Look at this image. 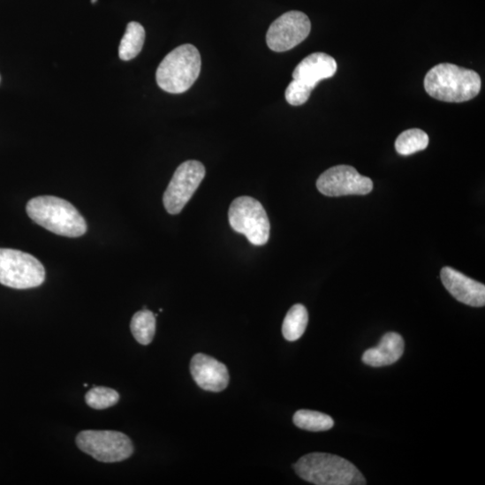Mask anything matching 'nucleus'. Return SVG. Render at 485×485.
I'll return each instance as SVG.
<instances>
[{"instance_id":"obj_15","label":"nucleus","mask_w":485,"mask_h":485,"mask_svg":"<svg viewBox=\"0 0 485 485\" xmlns=\"http://www.w3.org/2000/svg\"><path fill=\"white\" fill-rule=\"evenodd\" d=\"M145 36V29L140 23H129L119 46L120 59L129 62L137 57L143 48Z\"/></svg>"},{"instance_id":"obj_16","label":"nucleus","mask_w":485,"mask_h":485,"mask_svg":"<svg viewBox=\"0 0 485 485\" xmlns=\"http://www.w3.org/2000/svg\"><path fill=\"white\" fill-rule=\"evenodd\" d=\"M308 323V313L301 305H294L284 321L283 335L289 342L299 340L305 333Z\"/></svg>"},{"instance_id":"obj_22","label":"nucleus","mask_w":485,"mask_h":485,"mask_svg":"<svg viewBox=\"0 0 485 485\" xmlns=\"http://www.w3.org/2000/svg\"><path fill=\"white\" fill-rule=\"evenodd\" d=\"M91 2L94 4L97 3V0H91Z\"/></svg>"},{"instance_id":"obj_4","label":"nucleus","mask_w":485,"mask_h":485,"mask_svg":"<svg viewBox=\"0 0 485 485\" xmlns=\"http://www.w3.org/2000/svg\"><path fill=\"white\" fill-rule=\"evenodd\" d=\"M201 59L192 44L177 47L159 64L155 80L158 87L168 93L182 94L189 90L201 73Z\"/></svg>"},{"instance_id":"obj_2","label":"nucleus","mask_w":485,"mask_h":485,"mask_svg":"<svg viewBox=\"0 0 485 485\" xmlns=\"http://www.w3.org/2000/svg\"><path fill=\"white\" fill-rule=\"evenodd\" d=\"M481 80L472 70L441 64L427 73L424 88L431 97L448 102L469 101L480 93Z\"/></svg>"},{"instance_id":"obj_19","label":"nucleus","mask_w":485,"mask_h":485,"mask_svg":"<svg viewBox=\"0 0 485 485\" xmlns=\"http://www.w3.org/2000/svg\"><path fill=\"white\" fill-rule=\"evenodd\" d=\"M428 145V136L420 129H410L402 133L395 143L398 153L402 155H409L424 150Z\"/></svg>"},{"instance_id":"obj_23","label":"nucleus","mask_w":485,"mask_h":485,"mask_svg":"<svg viewBox=\"0 0 485 485\" xmlns=\"http://www.w3.org/2000/svg\"><path fill=\"white\" fill-rule=\"evenodd\" d=\"M0 80H2V78H0Z\"/></svg>"},{"instance_id":"obj_8","label":"nucleus","mask_w":485,"mask_h":485,"mask_svg":"<svg viewBox=\"0 0 485 485\" xmlns=\"http://www.w3.org/2000/svg\"><path fill=\"white\" fill-rule=\"evenodd\" d=\"M205 168L201 162H184L176 171L163 197V203L170 214H179L191 200L205 177Z\"/></svg>"},{"instance_id":"obj_3","label":"nucleus","mask_w":485,"mask_h":485,"mask_svg":"<svg viewBox=\"0 0 485 485\" xmlns=\"http://www.w3.org/2000/svg\"><path fill=\"white\" fill-rule=\"evenodd\" d=\"M297 474L316 485H364L365 477L347 459L329 453H310L293 465Z\"/></svg>"},{"instance_id":"obj_10","label":"nucleus","mask_w":485,"mask_h":485,"mask_svg":"<svg viewBox=\"0 0 485 485\" xmlns=\"http://www.w3.org/2000/svg\"><path fill=\"white\" fill-rule=\"evenodd\" d=\"M318 191L330 197L366 195L373 189L370 178L351 166H337L323 172L316 181Z\"/></svg>"},{"instance_id":"obj_6","label":"nucleus","mask_w":485,"mask_h":485,"mask_svg":"<svg viewBox=\"0 0 485 485\" xmlns=\"http://www.w3.org/2000/svg\"><path fill=\"white\" fill-rule=\"evenodd\" d=\"M76 443L84 453L103 463L124 461L134 451L131 439L116 430H83Z\"/></svg>"},{"instance_id":"obj_7","label":"nucleus","mask_w":485,"mask_h":485,"mask_svg":"<svg viewBox=\"0 0 485 485\" xmlns=\"http://www.w3.org/2000/svg\"><path fill=\"white\" fill-rule=\"evenodd\" d=\"M231 228L254 246L265 245L271 225L262 205L255 199L242 196L233 201L229 210Z\"/></svg>"},{"instance_id":"obj_1","label":"nucleus","mask_w":485,"mask_h":485,"mask_svg":"<svg viewBox=\"0 0 485 485\" xmlns=\"http://www.w3.org/2000/svg\"><path fill=\"white\" fill-rule=\"evenodd\" d=\"M30 219L45 230L67 238H80L87 230L85 219L68 201L56 196H39L27 205Z\"/></svg>"},{"instance_id":"obj_9","label":"nucleus","mask_w":485,"mask_h":485,"mask_svg":"<svg viewBox=\"0 0 485 485\" xmlns=\"http://www.w3.org/2000/svg\"><path fill=\"white\" fill-rule=\"evenodd\" d=\"M310 31L311 22L306 14L300 11H290L269 26L266 42L274 51H287L306 40Z\"/></svg>"},{"instance_id":"obj_5","label":"nucleus","mask_w":485,"mask_h":485,"mask_svg":"<svg viewBox=\"0 0 485 485\" xmlns=\"http://www.w3.org/2000/svg\"><path fill=\"white\" fill-rule=\"evenodd\" d=\"M45 280L43 265L32 254L0 248V284L17 289L36 288Z\"/></svg>"},{"instance_id":"obj_14","label":"nucleus","mask_w":485,"mask_h":485,"mask_svg":"<svg viewBox=\"0 0 485 485\" xmlns=\"http://www.w3.org/2000/svg\"><path fill=\"white\" fill-rule=\"evenodd\" d=\"M404 351L403 337L398 333H388L383 337L379 345L364 352L362 361L375 368L390 366L400 360Z\"/></svg>"},{"instance_id":"obj_20","label":"nucleus","mask_w":485,"mask_h":485,"mask_svg":"<svg viewBox=\"0 0 485 485\" xmlns=\"http://www.w3.org/2000/svg\"><path fill=\"white\" fill-rule=\"evenodd\" d=\"M85 399L91 408L103 410L116 405L120 400V395L110 388L95 387L86 394Z\"/></svg>"},{"instance_id":"obj_13","label":"nucleus","mask_w":485,"mask_h":485,"mask_svg":"<svg viewBox=\"0 0 485 485\" xmlns=\"http://www.w3.org/2000/svg\"><path fill=\"white\" fill-rule=\"evenodd\" d=\"M337 72V64L333 57L327 53L315 52L295 68L292 77L314 89L322 80L334 77Z\"/></svg>"},{"instance_id":"obj_17","label":"nucleus","mask_w":485,"mask_h":485,"mask_svg":"<svg viewBox=\"0 0 485 485\" xmlns=\"http://www.w3.org/2000/svg\"><path fill=\"white\" fill-rule=\"evenodd\" d=\"M131 330L139 344L149 345L155 334V315L146 307L137 312L132 319Z\"/></svg>"},{"instance_id":"obj_12","label":"nucleus","mask_w":485,"mask_h":485,"mask_svg":"<svg viewBox=\"0 0 485 485\" xmlns=\"http://www.w3.org/2000/svg\"><path fill=\"white\" fill-rule=\"evenodd\" d=\"M441 278L446 290L458 301L475 307L485 305L484 284L466 277L451 267L442 269Z\"/></svg>"},{"instance_id":"obj_21","label":"nucleus","mask_w":485,"mask_h":485,"mask_svg":"<svg viewBox=\"0 0 485 485\" xmlns=\"http://www.w3.org/2000/svg\"><path fill=\"white\" fill-rule=\"evenodd\" d=\"M312 91L311 87L293 80L285 91V97L290 104L299 106L307 102Z\"/></svg>"},{"instance_id":"obj_18","label":"nucleus","mask_w":485,"mask_h":485,"mask_svg":"<svg viewBox=\"0 0 485 485\" xmlns=\"http://www.w3.org/2000/svg\"><path fill=\"white\" fill-rule=\"evenodd\" d=\"M293 421L299 428L309 431H327L335 425L331 416L310 410H299L293 416Z\"/></svg>"},{"instance_id":"obj_11","label":"nucleus","mask_w":485,"mask_h":485,"mask_svg":"<svg viewBox=\"0 0 485 485\" xmlns=\"http://www.w3.org/2000/svg\"><path fill=\"white\" fill-rule=\"evenodd\" d=\"M191 373L197 385L206 391L222 392L230 383L227 367L202 353H198L192 359Z\"/></svg>"}]
</instances>
